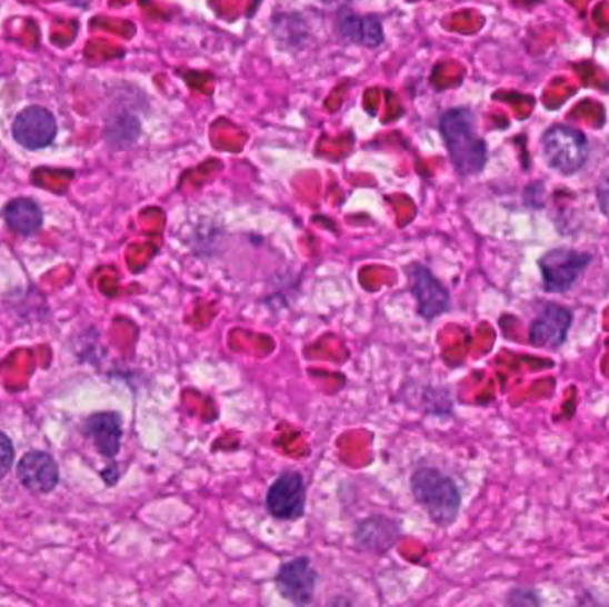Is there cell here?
Masks as SVG:
<instances>
[{"instance_id": "obj_1", "label": "cell", "mask_w": 609, "mask_h": 607, "mask_svg": "<svg viewBox=\"0 0 609 607\" xmlns=\"http://www.w3.org/2000/svg\"><path fill=\"white\" fill-rule=\"evenodd\" d=\"M413 500L425 509L431 523L439 527H449L457 523L462 496L457 482L435 467H419L410 479Z\"/></svg>"}, {"instance_id": "obj_2", "label": "cell", "mask_w": 609, "mask_h": 607, "mask_svg": "<svg viewBox=\"0 0 609 607\" xmlns=\"http://www.w3.org/2000/svg\"><path fill=\"white\" fill-rule=\"evenodd\" d=\"M440 130L457 170L462 175L480 173L487 162V147L478 135L472 112L462 108L451 109L440 120Z\"/></svg>"}, {"instance_id": "obj_3", "label": "cell", "mask_w": 609, "mask_h": 607, "mask_svg": "<svg viewBox=\"0 0 609 607\" xmlns=\"http://www.w3.org/2000/svg\"><path fill=\"white\" fill-rule=\"evenodd\" d=\"M408 287L416 299L417 314L426 321H433L451 310V295L448 287L435 277L422 263H412L405 269Z\"/></svg>"}, {"instance_id": "obj_4", "label": "cell", "mask_w": 609, "mask_h": 607, "mask_svg": "<svg viewBox=\"0 0 609 607\" xmlns=\"http://www.w3.org/2000/svg\"><path fill=\"white\" fill-rule=\"evenodd\" d=\"M542 148L549 166L565 175L576 173L587 161V139L570 127L558 126L547 130Z\"/></svg>"}, {"instance_id": "obj_5", "label": "cell", "mask_w": 609, "mask_h": 607, "mask_svg": "<svg viewBox=\"0 0 609 607\" xmlns=\"http://www.w3.org/2000/svg\"><path fill=\"white\" fill-rule=\"evenodd\" d=\"M590 262L591 255L569 248L547 251L538 260V268L542 271L543 289L547 292H567L576 286V281Z\"/></svg>"}, {"instance_id": "obj_6", "label": "cell", "mask_w": 609, "mask_h": 607, "mask_svg": "<svg viewBox=\"0 0 609 607\" xmlns=\"http://www.w3.org/2000/svg\"><path fill=\"white\" fill-rule=\"evenodd\" d=\"M307 506V488L304 479L298 470H286L274 479L266 494V508L269 515L282 520L294 523L304 515Z\"/></svg>"}, {"instance_id": "obj_7", "label": "cell", "mask_w": 609, "mask_h": 607, "mask_svg": "<svg viewBox=\"0 0 609 607\" xmlns=\"http://www.w3.org/2000/svg\"><path fill=\"white\" fill-rule=\"evenodd\" d=\"M318 571L307 556L291 559L278 568L274 586L278 594L294 606H309L315 603L318 588Z\"/></svg>"}, {"instance_id": "obj_8", "label": "cell", "mask_w": 609, "mask_h": 607, "mask_svg": "<svg viewBox=\"0 0 609 607\" xmlns=\"http://www.w3.org/2000/svg\"><path fill=\"white\" fill-rule=\"evenodd\" d=\"M58 135V123L52 112L40 106H31L19 112L13 121V138L28 150L50 147Z\"/></svg>"}, {"instance_id": "obj_9", "label": "cell", "mask_w": 609, "mask_h": 607, "mask_svg": "<svg viewBox=\"0 0 609 607\" xmlns=\"http://www.w3.org/2000/svg\"><path fill=\"white\" fill-rule=\"evenodd\" d=\"M573 316L569 309H565L561 305L546 304L538 310L537 318L531 322L529 340L537 348H560L569 336Z\"/></svg>"}, {"instance_id": "obj_10", "label": "cell", "mask_w": 609, "mask_h": 607, "mask_svg": "<svg viewBox=\"0 0 609 607\" xmlns=\"http://www.w3.org/2000/svg\"><path fill=\"white\" fill-rule=\"evenodd\" d=\"M401 536V526L398 520L372 515L357 524L353 533V541L363 553L386 554L395 547Z\"/></svg>"}, {"instance_id": "obj_11", "label": "cell", "mask_w": 609, "mask_h": 607, "mask_svg": "<svg viewBox=\"0 0 609 607\" xmlns=\"http://www.w3.org/2000/svg\"><path fill=\"white\" fill-rule=\"evenodd\" d=\"M19 478L23 487L37 494H49L59 481L58 465L47 452L32 451L23 456L19 465Z\"/></svg>"}, {"instance_id": "obj_12", "label": "cell", "mask_w": 609, "mask_h": 607, "mask_svg": "<svg viewBox=\"0 0 609 607\" xmlns=\"http://www.w3.org/2000/svg\"><path fill=\"white\" fill-rule=\"evenodd\" d=\"M86 431L90 435L100 455L106 456L109 460L117 458L120 452L121 435H123L121 417L118 414L114 411L94 414L86 422Z\"/></svg>"}, {"instance_id": "obj_13", "label": "cell", "mask_w": 609, "mask_h": 607, "mask_svg": "<svg viewBox=\"0 0 609 607\" xmlns=\"http://www.w3.org/2000/svg\"><path fill=\"white\" fill-rule=\"evenodd\" d=\"M339 31L342 37L359 43V46L378 47L383 41V29H381V22L377 17L368 14V17H360V14H342L339 20Z\"/></svg>"}, {"instance_id": "obj_14", "label": "cell", "mask_w": 609, "mask_h": 607, "mask_svg": "<svg viewBox=\"0 0 609 607\" xmlns=\"http://www.w3.org/2000/svg\"><path fill=\"white\" fill-rule=\"evenodd\" d=\"M4 219L8 227L20 236L37 233L43 223L40 207L28 198H17V200L10 201L4 209Z\"/></svg>"}, {"instance_id": "obj_15", "label": "cell", "mask_w": 609, "mask_h": 607, "mask_svg": "<svg viewBox=\"0 0 609 607\" xmlns=\"http://www.w3.org/2000/svg\"><path fill=\"white\" fill-rule=\"evenodd\" d=\"M13 460V444L4 434H0V478H4L6 474L10 472Z\"/></svg>"}, {"instance_id": "obj_16", "label": "cell", "mask_w": 609, "mask_h": 607, "mask_svg": "<svg viewBox=\"0 0 609 607\" xmlns=\"http://www.w3.org/2000/svg\"><path fill=\"white\" fill-rule=\"evenodd\" d=\"M508 603L513 604V606H525V604H538V598L531 589H513V591H510Z\"/></svg>"}, {"instance_id": "obj_17", "label": "cell", "mask_w": 609, "mask_h": 607, "mask_svg": "<svg viewBox=\"0 0 609 607\" xmlns=\"http://www.w3.org/2000/svg\"><path fill=\"white\" fill-rule=\"evenodd\" d=\"M597 198H599L600 209L609 218V171L597 186Z\"/></svg>"}]
</instances>
